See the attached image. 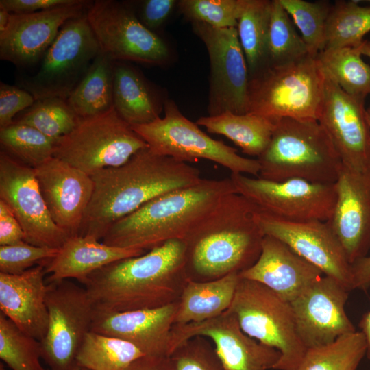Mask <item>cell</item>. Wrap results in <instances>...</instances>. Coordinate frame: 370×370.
Returning a JSON list of instances; mask_svg holds the SVG:
<instances>
[{
	"mask_svg": "<svg viewBox=\"0 0 370 370\" xmlns=\"http://www.w3.org/2000/svg\"><path fill=\"white\" fill-rule=\"evenodd\" d=\"M90 177L94 189L79 236L98 241L115 221L150 200L201 180L197 167L155 153L149 147L125 164L101 169Z\"/></svg>",
	"mask_w": 370,
	"mask_h": 370,
	"instance_id": "obj_1",
	"label": "cell"
},
{
	"mask_svg": "<svg viewBox=\"0 0 370 370\" xmlns=\"http://www.w3.org/2000/svg\"><path fill=\"white\" fill-rule=\"evenodd\" d=\"M186 249L184 240H170L90 274L83 284L95 311L120 312L178 301L188 279Z\"/></svg>",
	"mask_w": 370,
	"mask_h": 370,
	"instance_id": "obj_2",
	"label": "cell"
},
{
	"mask_svg": "<svg viewBox=\"0 0 370 370\" xmlns=\"http://www.w3.org/2000/svg\"><path fill=\"white\" fill-rule=\"evenodd\" d=\"M258 209L238 193L223 197L184 240L188 278L211 281L251 267L265 236L255 218Z\"/></svg>",
	"mask_w": 370,
	"mask_h": 370,
	"instance_id": "obj_3",
	"label": "cell"
},
{
	"mask_svg": "<svg viewBox=\"0 0 370 370\" xmlns=\"http://www.w3.org/2000/svg\"><path fill=\"white\" fill-rule=\"evenodd\" d=\"M234 193L230 177L201 179L195 185L157 197L117 220L101 242L147 251L170 240H184L223 197Z\"/></svg>",
	"mask_w": 370,
	"mask_h": 370,
	"instance_id": "obj_4",
	"label": "cell"
},
{
	"mask_svg": "<svg viewBox=\"0 0 370 370\" xmlns=\"http://www.w3.org/2000/svg\"><path fill=\"white\" fill-rule=\"evenodd\" d=\"M257 160L258 177L274 182L298 179L334 184L343 164L317 120L291 118L275 121L270 143Z\"/></svg>",
	"mask_w": 370,
	"mask_h": 370,
	"instance_id": "obj_5",
	"label": "cell"
},
{
	"mask_svg": "<svg viewBox=\"0 0 370 370\" xmlns=\"http://www.w3.org/2000/svg\"><path fill=\"white\" fill-rule=\"evenodd\" d=\"M325 76L317 56L280 65H264L249 75L247 113L273 121L317 120Z\"/></svg>",
	"mask_w": 370,
	"mask_h": 370,
	"instance_id": "obj_6",
	"label": "cell"
},
{
	"mask_svg": "<svg viewBox=\"0 0 370 370\" xmlns=\"http://www.w3.org/2000/svg\"><path fill=\"white\" fill-rule=\"evenodd\" d=\"M227 310L234 314L244 333L280 352L273 369L297 367L307 349L297 334L290 302L264 285L240 276Z\"/></svg>",
	"mask_w": 370,
	"mask_h": 370,
	"instance_id": "obj_7",
	"label": "cell"
},
{
	"mask_svg": "<svg viewBox=\"0 0 370 370\" xmlns=\"http://www.w3.org/2000/svg\"><path fill=\"white\" fill-rule=\"evenodd\" d=\"M147 147L113 106L103 114L79 118L73 130L56 141L53 156L91 176L125 164Z\"/></svg>",
	"mask_w": 370,
	"mask_h": 370,
	"instance_id": "obj_8",
	"label": "cell"
},
{
	"mask_svg": "<svg viewBox=\"0 0 370 370\" xmlns=\"http://www.w3.org/2000/svg\"><path fill=\"white\" fill-rule=\"evenodd\" d=\"M164 112L162 118L147 124L132 125L153 152L188 164L208 160L228 169L232 173L258 177L260 164L257 159L243 157L236 149L209 136L196 123L184 116L173 101H164Z\"/></svg>",
	"mask_w": 370,
	"mask_h": 370,
	"instance_id": "obj_9",
	"label": "cell"
},
{
	"mask_svg": "<svg viewBox=\"0 0 370 370\" xmlns=\"http://www.w3.org/2000/svg\"><path fill=\"white\" fill-rule=\"evenodd\" d=\"M86 13L65 23L39 69L22 81L21 88L36 101L50 97L66 100L100 51Z\"/></svg>",
	"mask_w": 370,
	"mask_h": 370,
	"instance_id": "obj_10",
	"label": "cell"
},
{
	"mask_svg": "<svg viewBox=\"0 0 370 370\" xmlns=\"http://www.w3.org/2000/svg\"><path fill=\"white\" fill-rule=\"evenodd\" d=\"M48 325L40 341L42 359L50 370H71L91 330L95 308L85 288L69 280L47 282Z\"/></svg>",
	"mask_w": 370,
	"mask_h": 370,
	"instance_id": "obj_11",
	"label": "cell"
},
{
	"mask_svg": "<svg viewBox=\"0 0 370 370\" xmlns=\"http://www.w3.org/2000/svg\"><path fill=\"white\" fill-rule=\"evenodd\" d=\"M86 14L100 51L114 61L149 65L167 62L170 51L166 43L147 28L125 3L96 0L91 1Z\"/></svg>",
	"mask_w": 370,
	"mask_h": 370,
	"instance_id": "obj_12",
	"label": "cell"
},
{
	"mask_svg": "<svg viewBox=\"0 0 370 370\" xmlns=\"http://www.w3.org/2000/svg\"><path fill=\"white\" fill-rule=\"evenodd\" d=\"M236 193L255 204L259 210L290 221H329L336 192L334 184H319L292 179L274 182L232 173Z\"/></svg>",
	"mask_w": 370,
	"mask_h": 370,
	"instance_id": "obj_13",
	"label": "cell"
},
{
	"mask_svg": "<svg viewBox=\"0 0 370 370\" xmlns=\"http://www.w3.org/2000/svg\"><path fill=\"white\" fill-rule=\"evenodd\" d=\"M204 43L210 62L208 116L247 113L249 75L236 27L219 29L191 22Z\"/></svg>",
	"mask_w": 370,
	"mask_h": 370,
	"instance_id": "obj_14",
	"label": "cell"
},
{
	"mask_svg": "<svg viewBox=\"0 0 370 370\" xmlns=\"http://www.w3.org/2000/svg\"><path fill=\"white\" fill-rule=\"evenodd\" d=\"M0 199L12 210L29 244L59 249L68 234L53 221L33 167L0 153Z\"/></svg>",
	"mask_w": 370,
	"mask_h": 370,
	"instance_id": "obj_15",
	"label": "cell"
},
{
	"mask_svg": "<svg viewBox=\"0 0 370 370\" xmlns=\"http://www.w3.org/2000/svg\"><path fill=\"white\" fill-rule=\"evenodd\" d=\"M255 218L265 235L284 243L323 275L336 280L349 291L353 290L352 264L328 221H286L259 209Z\"/></svg>",
	"mask_w": 370,
	"mask_h": 370,
	"instance_id": "obj_16",
	"label": "cell"
},
{
	"mask_svg": "<svg viewBox=\"0 0 370 370\" xmlns=\"http://www.w3.org/2000/svg\"><path fill=\"white\" fill-rule=\"evenodd\" d=\"M349 292L341 282L324 275L290 302L297 334L307 349L356 331L345 309Z\"/></svg>",
	"mask_w": 370,
	"mask_h": 370,
	"instance_id": "obj_17",
	"label": "cell"
},
{
	"mask_svg": "<svg viewBox=\"0 0 370 370\" xmlns=\"http://www.w3.org/2000/svg\"><path fill=\"white\" fill-rule=\"evenodd\" d=\"M195 336L207 337L226 370H269L274 368L280 352L249 336L229 310L201 322L173 325L172 352L182 343ZM172 354V353H171Z\"/></svg>",
	"mask_w": 370,
	"mask_h": 370,
	"instance_id": "obj_18",
	"label": "cell"
},
{
	"mask_svg": "<svg viewBox=\"0 0 370 370\" xmlns=\"http://www.w3.org/2000/svg\"><path fill=\"white\" fill-rule=\"evenodd\" d=\"M365 100L347 95L325 76L317 121L328 134L342 164L356 171L370 166V129Z\"/></svg>",
	"mask_w": 370,
	"mask_h": 370,
	"instance_id": "obj_19",
	"label": "cell"
},
{
	"mask_svg": "<svg viewBox=\"0 0 370 370\" xmlns=\"http://www.w3.org/2000/svg\"><path fill=\"white\" fill-rule=\"evenodd\" d=\"M91 1L73 0L69 4L31 14H12L0 34V59L20 67L40 62L69 20L86 13Z\"/></svg>",
	"mask_w": 370,
	"mask_h": 370,
	"instance_id": "obj_20",
	"label": "cell"
},
{
	"mask_svg": "<svg viewBox=\"0 0 370 370\" xmlns=\"http://www.w3.org/2000/svg\"><path fill=\"white\" fill-rule=\"evenodd\" d=\"M335 187L336 201L328 221L352 264L370 249V166L356 171L342 164Z\"/></svg>",
	"mask_w": 370,
	"mask_h": 370,
	"instance_id": "obj_21",
	"label": "cell"
},
{
	"mask_svg": "<svg viewBox=\"0 0 370 370\" xmlns=\"http://www.w3.org/2000/svg\"><path fill=\"white\" fill-rule=\"evenodd\" d=\"M34 169L54 223L69 237L79 236L94 189L90 175L54 156Z\"/></svg>",
	"mask_w": 370,
	"mask_h": 370,
	"instance_id": "obj_22",
	"label": "cell"
},
{
	"mask_svg": "<svg viewBox=\"0 0 370 370\" xmlns=\"http://www.w3.org/2000/svg\"><path fill=\"white\" fill-rule=\"evenodd\" d=\"M177 306L178 301L159 308L120 312L95 311L90 331L127 341L145 356H170Z\"/></svg>",
	"mask_w": 370,
	"mask_h": 370,
	"instance_id": "obj_23",
	"label": "cell"
},
{
	"mask_svg": "<svg viewBox=\"0 0 370 370\" xmlns=\"http://www.w3.org/2000/svg\"><path fill=\"white\" fill-rule=\"evenodd\" d=\"M239 275L264 285L291 302L324 275L284 243L265 235L259 258Z\"/></svg>",
	"mask_w": 370,
	"mask_h": 370,
	"instance_id": "obj_24",
	"label": "cell"
},
{
	"mask_svg": "<svg viewBox=\"0 0 370 370\" xmlns=\"http://www.w3.org/2000/svg\"><path fill=\"white\" fill-rule=\"evenodd\" d=\"M45 262L18 275L0 273L1 312L39 341L45 336L49 320Z\"/></svg>",
	"mask_w": 370,
	"mask_h": 370,
	"instance_id": "obj_25",
	"label": "cell"
},
{
	"mask_svg": "<svg viewBox=\"0 0 370 370\" xmlns=\"http://www.w3.org/2000/svg\"><path fill=\"white\" fill-rule=\"evenodd\" d=\"M146 251L110 246L90 236L69 237L56 255L45 262L47 282L73 278L84 284L95 271L115 261Z\"/></svg>",
	"mask_w": 370,
	"mask_h": 370,
	"instance_id": "obj_26",
	"label": "cell"
},
{
	"mask_svg": "<svg viewBox=\"0 0 370 370\" xmlns=\"http://www.w3.org/2000/svg\"><path fill=\"white\" fill-rule=\"evenodd\" d=\"M239 280V273L206 282L188 279L178 301L174 325L207 321L227 311Z\"/></svg>",
	"mask_w": 370,
	"mask_h": 370,
	"instance_id": "obj_27",
	"label": "cell"
},
{
	"mask_svg": "<svg viewBox=\"0 0 370 370\" xmlns=\"http://www.w3.org/2000/svg\"><path fill=\"white\" fill-rule=\"evenodd\" d=\"M113 106L132 125L149 123L160 117L161 108L143 77L132 66L114 62Z\"/></svg>",
	"mask_w": 370,
	"mask_h": 370,
	"instance_id": "obj_28",
	"label": "cell"
},
{
	"mask_svg": "<svg viewBox=\"0 0 370 370\" xmlns=\"http://www.w3.org/2000/svg\"><path fill=\"white\" fill-rule=\"evenodd\" d=\"M196 123L211 134H221L241 148L249 156L258 158L268 147L275 121L258 114L223 112L199 117Z\"/></svg>",
	"mask_w": 370,
	"mask_h": 370,
	"instance_id": "obj_29",
	"label": "cell"
},
{
	"mask_svg": "<svg viewBox=\"0 0 370 370\" xmlns=\"http://www.w3.org/2000/svg\"><path fill=\"white\" fill-rule=\"evenodd\" d=\"M114 62L100 51L84 77L67 98L69 107L79 118L103 114L114 106Z\"/></svg>",
	"mask_w": 370,
	"mask_h": 370,
	"instance_id": "obj_30",
	"label": "cell"
},
{
	"mask_svg": "<svg viewBox=\"0 0 370 370\" xmlns=\"http://www.w3.org/2000/svg\"><path fill=\"white\" fill-rule=\"evenodd\" d=\"M358 47L325 49L317 56L324 75L345 93L365 99L370 94V66Z\"/></svg>",
	"mask_w": 370,
	"mask_h": 370,
	"instance_id": "obj_31",
	"label": "cell"
},
{
	"mask_svg": "<svg viewBox=\"0 0 370 370\" xmlns=\"http://www.w3.org/2000/svg\"><path fill=\"white\" fill-rule=\"evenodd\" d=\"M143 356L136 346L127 341L90 331L77 352L75 363L88 370H125Z\"/></svg>",
	"mask_w": 370,
	"mask_h": 370,
	"instance_id": "obj_32",
	"label": "cell"
},
{
	"mask_svg": "<svg viewBox=\"0 0 370 370\" xmlns=\"http://www.w3.org/2000/svg\"><path fill=\"white\" fill-rule=\"evenodd\" d=\"M271 1L246 0L238 20L237 33L243 50L249 75L262 67L267 60V39Z\"/></svg>",
	"mask_w": 370,
	"mask_h": 370,
	"instance_id": "obj_33",
	"label": "cell"
},
{
	"mask_svg": "<svg viewBox=\"0 0 370 370\" xmlns=\"http://www.w3.org/2000/svg\"><path fill=\"white\" fill-rule=\"evenodd\" d=\"M369 32L370 6H361L357 1H336L327 20L324 50L358 47Z\"/></svg>",
	"mask_w": 370,
	"mask_h": 370,
	"instance_id": "obj_34",
	"label": "cell"
},
{
	"mask_svg": "<svg viewBox=\"0 0 370 370\" xmlns=\"http://www.w3.org/2000/svg\"><path fill=\"white\" fill-rule=\"evenodd\" d=\"M366 352L365 336L356 331L327 345L308 349L294 370H357Z\"/></svg>",
	"mask_w": 370,
	"mask_h": 370,
	"instance_id": "obj_35",
	"label": "cell"
},
{
	"mask_svg": "<svg viewBox=\"0 0 370 370\" xmlns=\"http://www.w3.org/2000/svg\"><path fill=\"white\" fill-rule=\"evenodd\" d=\"M310 54L287 12L279 0H272L264 65L284 64Z\"/></svg>",
	"mask_w": 370,
	"mask_h": 370,
	"instance_id": "obj_36",
	"label": "cell"
},
{
	"mask_svg": "<svg viewBox=\"0 0 370 370\" xmlns=\"http://www.w3.org/2000/svg\"><path fill=\"white\" fill-rule=\"evenodd\" d=\"M0 143L3 151L34 168L53 156L56 141L31 126L14 122L0 129Z\"/></svg>",
	"mask_w": 370,
	"mask_h": 370,
	"instance_id": "obj_37",
	"label": "cell"
},
{
	"mask_svg": "<svg viewBox=\"0 0 370 370\" xmlns=\"http://www.w3.org/2000/svg\"><path fill=\"white\" fill-rule=\"evenodd\" d=\"M78 119L66 100L50 97L36 100L14 122L31 126L56 141L69 133Z\"/></svg>",
	"mask_w": 370,
	"mask_h": 370,
	"instance_id": "obj_38",
	"label": "cell"
},
{
	"mask_svg": "<svg viewBox=\"0 0 370 370\" xmlns=\"http://www.w3.org/2000/svg\"><path fill=\"white\" fill-rule=\"evenodd\" d=\"M0 358L11 370H45L40 342L0 313Z\"/></svg>",
	"mask_w": 370,
	"mask_h": 370,
	"instance_id": "obj_39",
	"label": "cell"
},
{
	"mask_svg": "<svg viewBox=\"0 0 370 370\" xmlns=\"http://www.w3.org/2000/svg\"><path fill=\"white\" fill-rule=\"evenodd\" d=\"M301 32L311 54L323 51L325 29L332 4L328 1L279 0Z\"/></svg>",
	"mask_w": 370,
	"mask_h": 370,
	"instance_id": "obj_40",
	"label": "cell"
},
{
	"mask_svg": "<svg viewBox=\"0 0 370 370\" xmlns=\"http://www.w3.org/2000/svg\"><path fill=\"white\" fill-rule=\"evenodd\" d=\"M246 0H181L177 5L191 22H199L212 27H237Z\"/></svg>",
	"mask_w": 370,
	"mask_h": 370,
	"instance_id": "obj_41",
	"label": "cell"
},
{
	"mask_svg": "<svg viewBox=\"0 0 370 370\" xmlns=\"http://www.w3.org/2000/svg\"><path fill=\"white\" fill-rule=\"evenodd\" d=\"M169 358L173 370H226L214 347L203 336L182 343Z\"/></svg>",
	"mask_w": 370,
	"mask_h": 370,
	"instance_id": "obj_42",
	"label": "cell"
},
{
	"mask_svg": "<svg viewBox=\"0 0 370 370\" xmlns=\"http://www.w3.org/2000/svg\"><path fill=\"white\" fill-rule=\"evenodd\" d=\"M58 249L35 246L25 241L0 245V273L18 275L53 258Z\"/></svg>",
	"mask_w": 370,
	"mask_h": 370,
	"instance_id": "obj_43",
	"label": "cell"
},
{
	"mask_svg": "<svg viewBox=\"0 0 370 370\" xmlns=\"http://www.w3.org/2000/svg\"><path fill=\"white\" fill-rule=\"evenodd\" d=\"M36 101L26 90L0 82V129L12 125L14 118Z\"/></svg>",
	"mask_w": 370,
	"mask_h": 370,
	"instance_id": "obj_44",
	"label": "cell"
},
{
	"mask_svg": "<svg viewBox=\"0 0 370 370\" xmlns=\"http://www.w3.org/2000/svg\"><path fill=\"white\" fill-rule=\"evenodd\" d=\"M177 3L175 0L142 1L136 14L147 28L155 32L167 21Z\"/></svg>",
	"mask_w": 370,
	"mask_h": 370,
	"instance_id": "obj_45",
	"label": "cell"
},
{
	"mask_svg": "<svg viewBox=\"0 0 370 370\" xmlns=\"http://www.w3.org/2000/svg\"><path fill=\"white\" fill-rule=\"evenodd\" d=\"M25 241L23 230L12 209L0 199V245H11Z\"/></svg>",
	"mask_w": 370,
	"mask_h": 370,
	"instance_id": "obj_46",
	"label": "cell"
},
{
	"mask_svg": "<svg viewBox=\"0 0 370 370\" xmlns=\"http://www.w3.org/2000/svg\"><path fill=\"white\" fill-rule=\"evenodd\" d=\"M73 0H1L0 8L11 14H31L72 3Z\"/></svg>",
	"mask_w": 370,
	"mask_h": 370,
	"instance_id": "obj_47",
	"label": "cell"
},
{
	"mask_svg": "<svg viewBox=\"0 0 370 370\" xmlns=\"http://www.w3.org/2000/svg\"><path fill=\"white\" fill-rule=\"evenodd\" d=\"M353 290L366 289L370 286V256L358 259L352 264Z\"/></svg>",
	"mask_w": 370,
	"mask_h": 370,
	"instance_id": "obj_48",
	"label": "cell"
},
{
	"mask_svg": "<svg viewBox=\"0 0 370 370\" xmlns=\"http://www.w3.org/2000/svg\"><path fill=\"white\" fill-rule=\"evenodd\" d=\"M125 370H173L169 356H143Z\"/></svg>",
	"mask_w": 370,
	"mask_h": 370,
	"instance_id": "obj_49",
	"label": "cell"
},
{
	"mask_svg": "<svg viewBox=\"0 0 370 370\" xmlns=\"http://www.w3.org/2000/svg\"><path fill=\"white\" fill-rule=\"evenodd\" d=\"M358 326L365 338L367 344L366 356L368 359L370 360V311L362 315L358 323Z\"/></svg>",
	"mask_w": 370,
	"mask_h": 370,
	"instance_id": "obj_50",
	"label": "cell"
},
{
	"mask_svg": "<svg viewBox=\"0 0 370 370\" xmlns=\"http://www.w3.org/2000/svg\"><path fill=\"white\" fill-rule=\"evenodd\" d=\"M12 14L0 8V34L3 33L8 27Z\"/></svg>",
	"mask_w": 370,
	"mask_h": 370,
	"instance_id": "obj_51",
	"label": "cell"
},
{
	"mask_svg": "<svg viewBox=\"0 0 370 370\" xmlns=\"http://www.w3.org/2000/svg\"><path fill=\"white\" fill-rule=\"evenodd\" d=\"M359 48L362 55L370 58V40H364Z\"/></svg>",
	"mask_w": 370,
	"mask_h": 370,
	"instance_id": "obj_52",
	"label": "cell"
},
{
	"mask_svg": "<svg viewBox=\"0 0 370 370\" xmlns=\"http://www.w3.org/2000/svg\"><path fill=\"white\" fill-rule=\"evenodd\" d=\"M366 117L370 129V108L366 109Z\"/></svg>",
	"mask_w": 370,
	"mask_h": 370,
	"instance_id": "obj_53",
	"label": "cell"
},
{
	"mask_svg": "<svg viewBox=\"0 0 370 370\" xmlns=\"http://www.w3.org/2000/svg\"><path fill=\"white\" fill-rule=\"evenodd\" d=\"M0 370H8L5 366H4V364L3 363L2 361L0 362Z\"/></svg>",
	"mask_w": 370,
	"mask_h": 370,
	"instance_id": "obj_54",
	"label": "cell"
},
{
	"mask_svg": "<svg viewBox=\"0 0 370 370\" xmlns=\"http://www.w3.org/2000/svg\"><path fill=\"white\" fill-rule=\"evenodd\" d=\"M71 370H81V368L76 365Z\"/></svg>",
	"mask_w": 370,
	"mask_h": 370,
	"instance_id": "obj_55",
	"label": "cell"
},
{
	"mask_svg": "<svg viewBox=\"0 0 370 370\" xmlns=\"http://www.w3.org/2000/svg\"><path fill=\"white\" fill-rule=\"evenodd\" d=\"M81 370H88V369H82V368H81Z\"/></svg>",
	"mask_w": 370,
	"mask_h": 370,
	"instance_id": "obj_56",
	"label": "cell"
}]
</instances>
